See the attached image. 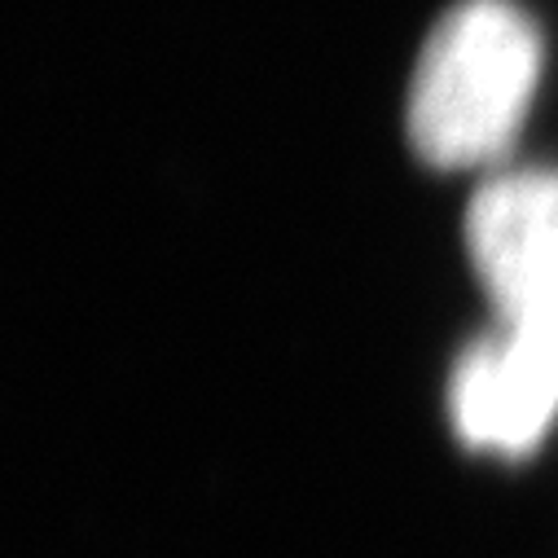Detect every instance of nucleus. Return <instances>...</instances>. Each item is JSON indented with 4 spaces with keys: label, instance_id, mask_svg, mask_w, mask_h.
<instances>
[{
    "label": "nucleus",
    "instance_id": "7ed1b4c3",
    "mask_svg": "<svg viewBox=\"0 0 558 558\" xmlns=\"http://www.w3.org/2000/svg\"><path fill=\"white\" fill-rule=\"evenodd\" d=\"M558 417V326H497L453 369V427L480 453L523 458Z\"/></svg>",
    "mask_w": 558,
    "mask_h": 558
},
{
    "label": "nucleus",
    "instance_id": "f257e3e1",
    "mask_svg": "<svg viewBox=\"0 0 558 558\" xmlns=\"http://www.w3.org/2000/svg\"><path fill=\"white\" fill-rule=\"evenodd\" d=\"M536 75V23L510 0H462L436 23L413 66L409 146L440 172L497 163L532 106Z\"/></svg>",
    "mask_w": 558,
    "mask_h": 558
},
{
    "label": "nucleus",
    "instance_id": "f03ea898",
    "mask_svg": "<svg viewBox=\"0 0 558 558\" xmlns=\"http://www.w3.org/2000/svg\"><path fill=\"white\" fill-rule=\"evenodd\" d=\"M466 251L501 326H558V172L488 177L466 211Z\"/></svg>",
    "mask_w": 558,
    "mask_h": 558
}]
</instances>
